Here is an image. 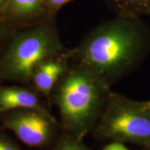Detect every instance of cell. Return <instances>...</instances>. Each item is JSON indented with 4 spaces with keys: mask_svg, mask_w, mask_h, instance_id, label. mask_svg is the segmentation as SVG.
I'll use <instances>...</instances> for the list:
<instances>
[{
    "mask_svg": "<svg viewBox=\"0 0 150 150\" xmlns=\"http://www.w3.org/2000/svg\"><path fill=\"white\" fill-rule=\"evenodd\" d=\"M0 150H23L8 136L0 132Z\"/></svg>",
    "mask_w": 150,
    "mask_h": 150,
    "instance_id": "obj_13",
    "label": "cell"
},
{
    "mask_svg": "<svg viewBox=\"0 0 150 150\" xmlns=\"http://www.w3.org/2000/svg\"><path fill=\"white\" fill-rule=\"evenodd\" d=\"M7 1H8V0H0V16H1L4 8H5Z\"/></svg>",
    "mask_w": 150,
    "mask_h": 150,
    "instance_id": "obj_15",
    "label": "cell"
},
{
    "mask_svg": "<svg viewBox=\"0 0 150 150\" xmlns=\"http://www.w3.org/2000/svg\"><path fill=\"white\" fill-rule=\"evenodd\" d=\"M16 30L17 29L6 22L0 20V54L3 51Z\"/></svg>",
    "mask_w": 150,
    "mask_h": 150,
    "instance_id": "obj_11",
    "label": "cell"
},
{
    "mask_svg": "<svg viewBox=\"0 0 150 150\" xmlns=\"http://www.w3.org/2000/svg\"><path fill=\"white\" fill-rule=\"evenodd\" d=\"M70 50L45 60L33 71L30 86L51 103L54 88L70 65Z\"/></svg>",
    "mask_w": 150,
    "mask_h": 150,
    "instance_id": "obj_6",
    "label": "cell"
},
{
    "mask_svg": "<svg viewBox=\"0 0 150 150\" xmlns=\"http://www.w3.org/2000/svg\"><path fill=\"white\" fill-rule=\"evenodd\" d=\"M0 122L29 147L45 148L57 138L61 124L52 114L35 109H18L0 115ZM62 130V129H61Z\"/></svg>",
    "mask_w": 150,
    "mask_h": 150,
    "instance_id": "obj_5",
    "label": "cell"
},
{
    "mask_svg": "<svg viewBox=\"0 0 150 150\" xmlns=\"http://www.w3.org/2000/svg\"><path fill=\"white\" fill-rule=\"evenodd\" d=\"M73 1L74 0H45L49 16L50 18H56L58 12L62 7Z\"/></svg>",
    "mask_w": 150,
    "mask_h": 150,
    "instance_id": "obj_12",
    "label": "cell"
},
{
    "mask_svg": "<svg viewBox=\"0 0 150 150\" xmlns=\"http://www.w3.org/2000/svg\"><path fill=\"white\" fill-rule=\"evenodd\" d=\"M146 150H150V144H149V145H147V148H146Z\"/></svg>",
    "mask_w": 150,
    "mask_h": 150,
    "instance_id": "obj_16",
    "label": "cell"
},
{
    "mask_svg": "<svg viewBox=\"0 0 150 150\" xmlns=\"http://www.w3.org/2000/svg\"><path fill=\"white\" fill-rule=\"evenodd\" d=\"M115 15L141 18L150 16V0H103Z\"/></svg>",
    "mask_w": 150,
    "mask_h": 150,
    "instance_id": "obj_9",
    "label": "cell"
},
{
    "mask_svg": "<svg viewBox=\"0 0 150 150\" xmlns=\"http://www.w3.org/2000/svg\"><path fill=\"white\" fill-rule=\"evenodd\" d=\"M50 150H92L83 142L76 138L64 134L56 138Z\"/></svg>",
    "mask_w": 150,
    "mask_h": 150,
    "instance_id": "obj_10",
    "label": "cell"
},
{
    "mask_svg": "<svg viewBox=\"0 0 150 150\" xmlns=\"http://www.w3.org/2000/svg\"><path fill=\"white\" fill-rule=\"evenodd\" d=\"M150 52V29L141 18L115 15L101 22L70 50V63L109 86L138 68Z\"/></svg>",
    "mask_w": 150,
    "mask_h": 150,
    "instance_id": "obj_1",
    "label": "cell"
},
{
    "mask_svg": "<svg viewBox=\"0 0 150 150\" xmlns=\"http://www.w3.org/2000/svg\"><path fill=\"white\" fill-rule=\"evenodd\" d=\"M102 150H129L120 142H112L103 148Z\"/></svg>",
    "mask_w": 150,
    "mask_h": 150,
    "instance_id": "obj_14",
    "label": "cell"
},
{
    "mask_svg": "<svg viewBox=\"0 0 150 150\" xmlns=\"http://www.w3.org/2000/svg\"><path fill=\"white\" fill-rule=\"evenodd\" d=\"M3 86L0 83V115L18 109H35L52 114L41 99V95L31 86Z\"/></svg>",
    "mask_w": 150,
    "mask_h": 150,
    "instance_id": "obj_8",
    "label": "cell"
},
{
    "mask_svg": "<svg viewBox=\"0 0 150 150\" xmlns=\"http://www.w3.org/2000/svg\"><path fill=\"white\" fill-rule=\"evenodd\" d=\"M95 138L112 142L150 144V106L111 93L93 131Z\"/></svg>",
    "mask_w": 150,
    "mask_h": 150,
    "instance_id": "obj_4",
    "label": "cell"
},
{
    "mask_svg": "<svg viewBox=\"0 0 150 150\" xmlns=\"http://www.w3.org/2000/svg\"><path fill=\"white\" fill-rule=\"evenodd\" d=\"M52 18L49 16L45 0H8L0 16L15 29L30 27Z\"/></svg>",
    "mask_w": 150,
    "mask_h": 150,
    "instance_id": "obj_7",
    "label": "cell"
},
{
    "mask_svg": "<svg viewBox=\"0 0 150 150\" xmlns=\"http://www.w3.org/2000/svg\"><path fill=\"white\" fill-rule=\"evenodd\" d=\"M110 86L95 74L70 63L56 84L51 103L57 106L64 134L83 140L96 126Z\"/></svg>",
    "mask_w": 150,
    "mask_h": 150,
    "instance_id": "obj_2",
    "label": "cell"
},
{
    "mask_svg": "<svg viewBox=\"0 0 150 150\" xmlns=\"http://www.w3.org/2000/svg\"><path fill=\"white\" fill-rule=\"evenodd\" d=\"M148 103H149V106H150V101H148Z\"/></svg>",
    "mask_w": 150,
    "mask_h": 150,
    "instance_id": "obj_17",
    "label": "cell"
},
{
    "mask_svg": "<svg viewBox=\"0 0 150 150\" xmlns=\"http://www.w3.org/2000/svg\"><path fill=\"white\" fill-rule=\"evenodd\" d=\"M56 18L16 30L0 54V83L30 86L33 71L41 62L67 52Z\"/></svg>",
    "mask_w": 150,
    "mask_h": 150,
    "instance_id": "obj_3",
    "label": "cell"
}]
</instances>
